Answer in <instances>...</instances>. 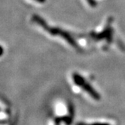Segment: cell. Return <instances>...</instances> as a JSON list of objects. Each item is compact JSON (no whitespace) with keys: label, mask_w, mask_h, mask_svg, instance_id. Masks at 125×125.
Segmentation results:
<instances>
[{"label":"cell","mask_w":125,"mask_h":125,"mask_svg":"<svg viewBox=\"0 0 125 125\" xmlns=\"http://www.w3.org/2000/svg\"><path fill=\"white\" fill-rule=\"evenodd\" d=\"M3 53H4V48L0 45V57H1Z\"/></svg>","instance_id":"cell-1"},{"label":"cell","mask_w":125,"mask_h":125,"mask_svg":"<svg viewBox=\"0 0 125 125\" xmlns=\"http://www.w3.org/2000/svg\"><path fill=\"white\" fill-rule=\"evenodd\" d=\"M78 125H84V124H78ZM92 125H109V124H92Z\"/></svg>","instance_id":"cell-2"}]
</instances>
